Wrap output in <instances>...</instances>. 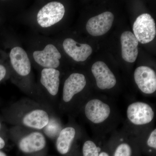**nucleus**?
Returning <instances> with one entry per match:
<instances>
[{
  "mask_svg": "<svg viewBox=\"0 0 156 156\" xmlns=\"http://www.w3.org/2000/svg\"><path fill=\"white\" fill-rule=\"evenodd\" d=\"M99 139L87 137L84 139L82 146L83 156H99L101 147L98 144Z\"/></svg>",
  "mask_w": 156,
  "mask_h": 156,
  "instance_id": "obj_18",
  "label": "nucleus"
},
{
  "mask_svg": "<svg viewBox=\"0 0 156 156\" xmlns=\"http://www.w3.org/2000/svg\"><path fill=\"white\" fill-rule=\"evenodd\" d=\"M40 72L38 85L36 86L37 94L50 98H54L59 92L61 73L58 69L44 68Z\"/></svg>",
  "mask_w": 156,
  "mask_h": 156,
  "instance_id": "obj_6",
  "label": "nucleus"
},
{
  "mask_svg": "<svg viewBox=\"0 0 156 156\" xmlns=\"http://www.w3.org/2000/svg\"><path fill=\"white\" fill-rule=\"evenodd\" d=\"M155 110L143 101L132 102L127 106L123 129L136 136L154 126Z\"/></svg>",
  "mask_w": 156,
  "mask_h": 156,
  "instance_id": "obj_5",
  "label": "nucleus"
},
{
  "mask_svg": "<svg viewBox=\"0 0 156 156\" xmlns=\"http://www.w3.org/2000/svg\"><path fill=\"white\" fill-rule=\"evenodd\" d=\"M99 156H110L109 154L105 151H101L99 153Z\"/></svg>",
  "mask_w": 156,
  "mask_h": 156,
  "instance_id": "obj_22",
  "label": "nucleus"
},
{
  "mask_svg": "<svg viewBox=\"0 0 156 156\" xmlns=\"http://www.w3.org/2000/svg\"><path fill=\"white\" fill-rule=\"evenodd\" d=\"M92 72L95 78L96 86L101 90L113 89L116 85V78L103 62H95L92 65Z\"/></svg>",
  "mask_w": 156,
  "mask_h": 156,
  "instance_id": "obj_10",
  "label": "nucleus"
},
{
  "mask_svg": "<svg viewBox=\"0 0 156 156\" xmlns=\"http://www.w3.org/2000/svg\"><path fill=\"white\" fill-rule=\"evenodd\" d=\"M134 34L138 42L147 44L154 39L156 34L155 23L150 14L145 13L137 17L133 26Z\"/></svg>",
  "mask_w": 156,
  "mask_h": 156,
  "instance_id": "obj_8",
  "label": "nucleus"
},
{
  "mask_svg": "<svg viewBox=\"0 0 156 156\" xmlns=\"http://www.w3.org/2000/svg\"><path fill=\"white\" fill-rule=\"evenodd\" d=\"M1 128V123H0V129ZM5 145V142L2 137L0 136V150L3 148Z\"/></svg>",
  "mask_w": 156,
  "mask_h": 156,
  "instance_id": "obj_21",
  "label": "nucleus"
},
{
  "mask_svg": "<svg viewBox=\"0 0 156 156\" xmlns=\"http://www.w3.org/2000/svg\"><path fill=\"white\" fill-rule=\"evenodd\" d=\"M114 16L110 12H105L89 20L86 25L87 32L92 36H100L111 28Z\"/></svg>",
  "mask_w": 156,
  "mask_h": 156,
  "instance_id": "obj_12",
  "label": "nucleus"
},
{
  "mask_svg": "<svg viewBox=\"0 0 156 156\" xmlns=\"http://www.w3.org/2000/svg\"><path fill=\"white\" fill-rule=\"evenodd\" d=\"M140 146L146 147L148 151L151 152L156 150V129L154 126L149 128L135 136Z\"/></svg>",
  "mask_w": 156,
  "mask_h": 156,
  "instance_id": "obj_17",
  "label": "nucleus"
},
{
  "mask_svg": "<svg viewBox=\"0 0 156 156\" xmlns=\"http://www.w3.org/2000/svg\"><path fill=\"white\" fill-rule=\"evenodd\" d=\"M26 44V50L32 66L38 70L44 68L58 69L62 55L54 40L34 33L27 40Z\"/></svg>",
  "mask_w": 156,
  "mask_h": 156,
  "instance_id": "obj_4",
  "label": "nucleus"
},
{
  "mask_svg": "<svg viewBox=\"0 0 156 156\" xmlns=\"http://www.w3.org/2000/svg\"><path fill=\"white\" fill-rule=\"evenodd\" d=\"M23 125L25 127L36 130L43 129L50 122L49 115L44 110L35 109L27 113L22 119Z\"/></svg>",
  "mask_w": 156,
  "mask_h": 156,
  "instance_id": "obj_16",
  "label": "nucleus"
},
{
  "mask_svg": "<svg viewBox=\"0 0 156 156\" xmlns=\"http://www.w3.org/2000/svg\"><path fill=\"white\" fill-rule=\"evenodd\" d=\"M6 53L9 57L11 77L14 83L28 93L37 94L34 85L32 64L26 49L15 37H10Z\"/></svg>",
  "mask_w": 156,
  "mask_h": 156,
  "instance_id": "obj_3",
  "label": "nucleus"
},
{
  "mask_svg": "<svg viewBox=\"0 0 156 156\" xmlns=\"http://www.w3.org/2000/svg\"><path fill=\"white\" fill-rule=\"evenodd\" d=\"M122 55L124 60L128 62H134L138 56V41L134 34L129 31L122 34L121 37Z\"/></svg>",
  "mask_w": 156,
  "mask_h": 156,
  "instance_id": "obj_15",
  "label": "nucleus"
},
{
  "mask_svg": "<svg viewBox=\"0 0 156 156\" xmlns=\"http://www.w3.org/2000/svg\"><path fill=\"white\" fill-rule=\"evenodd\" d=\"M44 135L39 131H34L20 140L19 147L23 152L32 153L43 150L46 146Z\"/></svg>",
  "mask_w": 156,
  "mask_h": 156,
  "instance_id": "obj_14",
  "label": "nucleus"
},
{
  "mask_svg": "<svg viewBox=\"0 0 156 156\" xmlns=\"http://www.w3.org/2000/svg\"><path fill=\"white\" fill-rule=\"evenodd\" d=\"M64 53L76 62L86 61L92 54L91 46L86 44H80L72 38L67 37L62 44Z\"/></svg>",
  "mask_w": 156,
  "mask_h": 156,
  "instance_id": "obj_11",
  "label": "nucleus"
},
{
  "mask_svg": "<svg viewBox=\"0 0 156 156\" xmlns=\"http://www.w3.org/2000/svg\"><path fill=\"white\" fill-rule=\"evenodd\" d=\"M11 77V69L8 54L0 50V83Z\"/></svg>",
  "mask_w": 156,
  "mask_h": 156,
  "instance_id": "obj_19",
  "label": "nucleus"
},
{
  "mask_svg": "<svg viewBox=\"0 0 156 156\" xmlns=\"http://www.w3.org/2000/svg\"><path fill=\"white\" fill-rule=\"evenodd\" d=\"M74 126H68L61 129L56 140V149L61 154H66L69 151L73 143L75 142L80 131Z\"/></svg>",
  "mask_w": 156,
  "mask_h": 156,
  "instance_id": "obj_13",
  "label": "nucleus"
},
{
  "mask_svg": "<svg viewBox=\"0 0 156 156\" xmlns=\"http://www.w3.org/2000/svg\"><path fill=\"white\" fill-rule=\"evenodd\" d=\"M46 133L50 136H54L58 134L61 131L60 129V125L56 123L55 120H50L48 125L44 128Z\"/></svg>",
  "mask_w": 156,
  "mask_h": 156,
  "instance_id": "obj_20",
  "label": "nucleus"
},
{
  "mask_svg": "<svg viewBox=\"0 0 156 156\" xmlns=\"http://www.w3.org/2000/svg\"><path fill=\"white\" fill-rule=\"evenodd\" d=\"M79 112L92 128L96 138L100 140L115 131L121 120L116 106L99 98H91L85 101Z\"/></svg>",
  "mask_w": 156,
  "mask_h": 156,
  "instance_id": "obj_1",
  "label": "nucleus"
},
{
  "mask_svg": "<svg viewBox=\"0 0 156 156\" xmlns=\"http://www.w3.org/2000/svg\"><path fill=\"white\" fill-rule=\"evenodd\" d=\"M134 80L138 89L144 94L151 95L156 92V73L151 68L137 67L134 71Z\"/></svg>",
  "mask_w": 156,
  "mask_h": 156,
  "instance_id": "obj_9",
  "label": "nucleus"
},
{
  "mask_svg": "<svg viewBox=\"0 0 156 156\" xmlns=\"http://www.w3.org/2000/svg\"><path fill=\"white\" fill-rule=\"evenodd\" d=\"M0 156H7L5 153L3 152L2 151H0Z\"/></svg>",
  "mask_w": 156,
  "mask_h": 156,
  "instance_id": "obj_23",
  "label": "nucleus"
},
{
  "mask_svg": "<svg viewBox=\"0 0 156 156\" xmlns=\"http://www.w3.org/2000/svg\"><path fill=\"white\" fill-rule=\"evenodd\" d=\"M85 76L79 73H73L66 78L62 88V100L63 107L68 108L76 96L81 93L87 86Z\"/></svg>",
  "mask_w": 156,
  "mask_h": 156,
  "instance_id": "obj_7",
  "label": "nucleus"
},
{
  "mask_svg": "<svg viewBox=\"0 0 156 156\" xmlns=\"http://www.w3.org/2000/svg\"><path fill=\"white\" fill-rule=\"evenodd\" d=\"M65 7L61 2L42 1L19 16V19L35 31L43 34L50 32L64 18Z\"/></svg>",
  "mask_w": 156,
  "mask_h": 156,
  "instance_id": "obj_2",
  "label": "nucleus"
}]
</instances>
